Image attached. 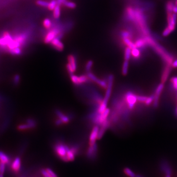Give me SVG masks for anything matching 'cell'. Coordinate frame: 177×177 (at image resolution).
Returning <instances> with one entry per match:
<instances>
[{
	"instance_id": "1",
	"label": "cell",
	"mask_w": 177,
	"mask_h": 177,
	"mask_svg": "<svg viewBox=\"0 0 177 177\" xmlns=\"http://www.w3.org/2000/svg\"><path fill=\"white\" fill-rule=\"evenodd\" d=\"M114 76L112 74L109 75L107 79V87L106 89V93L102 103L99 105L97 111L99 113H102L107 108L108 102L110 97L112 93V88L113 85Z\"/></svg>"
},
{
	"instance_id": "2",
	"label": "cell",
	"mask_w": 177,
	"mask_h": 177,
	"mask_svg": "<svg viewBox=\"0 0 177 177\" xmlns=\"http://www.w3.org/2000/svg\"><path fill=\"white\" fill-rule=\"evenodd\" d=\"M68 146L62 143H58L54 146V151L57 156L62 161L68 162V160L67 156V149Z\"/></svg>"
},
{
	"instance_id": "3",
	"label": "cell",
	"mask_w": 177,
	"mask_h": 177,
	"mask_svg": "<svg viewBox=\"0 0 177 177\" xmlns=\"http://www.w3.org/2000/svg\"><path fill=\"white\" fill-rule=\"evenodd\" d=\"M12 35L9 32H5L3 33V36L0 37V47L5 49L7 45L13 40Z\"/></svg>"
},
{
	"instance_id": "4",
	"label": "cell",
	"mask_w": 177,
	"mask_h": 177,
	"mask_svg": "<svg viewBox=\"0 0 177 177\" xmlns=\"http://www.w3.org/2000/svg\"><path fill=\"white\" fill-rule=\"evenodd\" d=\"M126 102L128 105V107L130 110L133 109L137 101V96L131 91H128L125 94Z\"/></svg>"
},
{
	"instance_id": "5",
	"label": "cell",
	"mask_w": 177,
	"mask_h": 177,
	"mask_svg": "<svg viewBox=\"0 0 177 177\" xmlns=\"http://www.w3.org/2000/svg\"><path fill=\"white\" fill-rule=\"evenodd\" d=\"M26 122V123L20 124L18 126V129L19 131H26L33 128L36 126V122L34 119H28Z\"/></svg>"
},
{
	"instance_id": "6",
	"label": "cell",
	"mask_w": 177,
	"mask_h": 177,
	"mask_svg": "<svg viewBox=\"0 0 177 177\" xmlns=\"http://www.w3.org/2000/svg\"><path fill=\"white\" fill-rule=\"evenodd\" d=\"M59 30L58 28H54L53 29L48 32L44 38V41L45 44L51 43L53 39L57 37L58 35H59Z\"/></svg>"
},
{
	"instance_id": "7",
	"label": "cell",
	"mask_w": 177,
	"mask_h": 177,
	"mask_svg": "<svg viewBox=\"0 0 177 177\" xmlns=\"http://www.w3.org/2000/svg\"><path fill=\"white\" fill-rule=\"evenodd\" d=\"M87 76H88L89 78L93 81L95 82L96 83H97V84L99 85V86H100L103 89H107V83H106V81L97 78L96 75H94V74L91 72L88 73Z\"/></svg>"
},
{
	"instance_id": "8",
	"label": "cell",
	"mask_w": 177,
	"mask_h": 177,
	"mask_svg": "<svg viewBox=\"0 0 177 177\" xmlns=\"http://www.w3.org/2000/svg\"><path fill=\"white\" fill-rule=\"evenodd\" d=\"M163 88H164L163 83H161L158 85L155 89V93L154 94L155 97H154V102H153V105L156 108L158 106L159 98H160V95L161 94V92L162 91Z\"/></svg>"
},
{
	"instance_id": "9",
	"label": "cell",
	"mask_w": 177,
	"mask_h": 177,
	"mask_svg": "<svg viewBox=\"0 0 177 177\" xmlns=\"http://www.w3.org/2000/svg\"><path fill=\"white\" fill-rule=\"evenodd\" d=\"M99 127L98 125L94 126L90 134L89 138V146H92L96 143V141L98 138L99 132Z\"/></svg>"
},
{
	"instance_id": "10",
	"label": "cell",
	"mask_w": 177,
	"mask_h": 177,
	"mask_svg": "<svg viewBox=\"0 0 177 177\" xmlns=\"http://www.w3.org/2000/svg\"><path fill=\"white\" fill-rule=\"evenodd\" d=\"M97 144L96 143L93 145L89 146L87 152V157L90 159H94L97 155Z\"/></svg>"
},
{
	"instance_id": "11",
	"label": "cell",
	"mask_w": 177,
	"mask_h": 177,
	"mask_svg": "<svg viewBox=\"0 0 177 177\" xmlns=\"http://www.w3.org/2000/svg\"><path fill=\"white\" fill-rule=\"evenodd\" d=\"M51 44V45L58 51H62L64 49V44L59 39V37H56L52 41Z\"/></svg>"
},
{
	"instance_id": "12",
	"label": "cell",
	"mask_w": 177,
	"mask_h": 177,
	"mask_svg": "<svg viewBox=\"0 0 177 177\" xmlns=\"http://www.w3.org/2000/svg\"><path fill=\"white\" fill-rule=\"evenodd\" d=\"M171 65H166L163 70L162 76H161V81H162V83L163 84L166 81L167 79L168 78L169 75L170 74V71L171 70Z\"/></svg>"
},
{
	"instance_id": "13",
	"label": "cell",
	"mask_w": 177,
	"mask_h": 177,
	"mask_svg": "<svg viewBox=\"0 0 177 177\" xmlns=\"http://www.w3.org/2000/svg\"><path fill=\"white\" fill-rule=\"evenodd\" d=\"M27 38H28V35H27L26 33H18L15 35L13 39L20 43L22 46L26 42Z\"/></svg>"
},
{
	"instance_id": "14",
	"label": "cell",
	"mask_w": 177,
	"mask_h": 177,
	"mask_svg": "<svg viewBox=\"0 0 177 177\" xmlns=\"http://www.w3.org/2000/svg\"><path fill=\"white\" fill-rule=\"evenodd\" d=\"M109 122L108 120H106L105 121L103 122L102 124V126L100 129H99V134H98V138L97 139H100L103 137L104 134L106 130L109 126Z\"/></svg>"
},
{
	"instance_id": "15",
	"label": "cell",
	"mask_w": 177,
	"mask_h": 177,
	"mask_svg": "<svg viewBox=\"0 0 177 177\" xmlns=\"http://www.w3.org/2000/svg\"><path fill=\"white\" fill-rule=\"evenodd\" d=\"M126 14L127 17L129 20L134 22L135 20V9L131 7H128L126 8Z\"/></svg>"
},
{
	"instance_id": "16",
	"label": "cell",
	"mask_w": 177,
	"mask_h": 177,
	"mask_svg": "<svg viewBox=\"0 0 177 177\" xmlns=\"http://www.w3.org/2000/svg\"><path fill=\"white\" fill-rule=\"evenodd\" d=\"M55 113L58 117L59 119L62 120L63 123H67L70 122V117L67 116H66L65 114H64L61 111L59 110H56L55 111Z\"/></svg>"
},
{
	"instance_id": "17",
	"label": "cell",
	"mask_w": 177,
	"mask_h": 177,
	"mask_svg": "<svg viewBox=\"0 0 177 177\" xmlns=\"http://www.w3.org/2000/svg\"><path fill=\"white\" fill-rule=\"evenodd\" d=\"M67 60H68V64H70V65L73 68V71L75 72L77 68V62H76L75 57L73 55H70L67 57Z\"/></svg>"
},
{
	"instance_id": "18",
	"label": "cell",
	"mask_w": 177,
	"mask_h": 177,
	"mask_svg": "<svg viewBox=\"0 0 177 177\" xmlns=\"http://www.w3.org/2000/svg\"><path fill=\"white\" fill-rule=\"evenodd\" d=\"M21 167V160L19 157H17L13 160V162L12 163V168L13 171L15 172L19 171Z\"/></svg>"
},
{
	"instance_id": "19",
	"label": "cell",
	"mask_w": 177,
	"mask_h": 177,
	"mask_svg": "<svg viewBox=\"0 0 177 177\" xmlns=\"http://www.w3.org/2000/svg\"><path fill=\"white\" fill-rule=\"evenodd\" d=\"M161 169L166 174H171L172 173L171 168H170V166L169 165L168 163L165 161H163L160 165Z\"/></svg>"
},
{
	"instance_id": "20",
	"label": "cell",
	"mask_w": 177,
	"mask_h": 177,
	"mask_svg": "<svg viewBox=\"0 0 177 177\" xmlns=\"http://www.w3.org/2000/svg\"><path fill=\"white\" fill-rule=\"evenodd\" d=\"M0 162L4 164H7L9 162V158L7 155L4 152L0 151Z\"/></svg>"
},
{
	"instance_id": "21",
	"label": "cell",
	"mask_w": 177,
	"mask_h": 177,
	"mask_svg": "<svg viewBox=\"0 0 177 177\" xmlns=\"http://www.w3.org/2000/svg\"><path fill=\"white\" fill-rule=\"evenodd\" d=\"M123 43L127 46V47L131 48V49L136 48L134 42H132L131 38H123Z\"/></svg>"
},
{
	"instance_id": "22",
	"label": "cell",
	"mask_w": 177,
	"mask_h": 177,
	"mask_svg": "<svg viewBox=\"0 0 177 177\" xmlns=\"http://www.w3.org/2000/svg\"><path fill=\"white\" fill-rule=\"evenodd\" d=\"M67 156L68 161H73L75 159V155L73 154V152L71 151V149H70V147L68 146L67 149Z\"/></svg>"
},
{
	"instance_id": "23",
	"label": "cell",
	"mask_w": 177,
	"mask_h": 177,
	"mask_svg": "<svg viewBox=\"0 0 177 177\" xmlns=\"http://www.w3.org/2000/svg\"><path fill=\"white\" fill-rule=\"evenodd\" d=\"M54 12H53V16L54 18L55 19H58L61 15V8H60V5L57 4V6L54 9Z\"/></svg>"
},
{
	"instance_id": "24",
	"label": "cell",
	"mask_w": 177,
	"mask_h": 177,
	"mask_svg": "<svg viewBox=\"0 0 177 177\" xmlns=\"http://www.w3.org/2000/svg\"><path fill=\"white\" fill-rule=\"evenodd\" d=\"M128 66H129L128 61L125 60L123 62V67H122V73L123 75H126L128 73Z\"/></svg>"
},
{
	"instance_id": "25",
	"label": "cell",
	"mask_w": 177,
	"mask_h": 177,
	"mask_svg": "<svg viewBox=\"0 0 177 177\" xmlns=\"http://www.w3.org/2000/svg\"><path fill=\"white\" fill-rule=\"evenodd\" d=\"M131 55L135 59H138L141 56V52L139 48H133L131 49Z\"/></svg>"
},
{
	"instance_id": "26",
	"label": "cell",
	"mask_w": 177,
	"mask_h": 177,
	"mask_svg": "<svg viewBox=\"0 0 177 177\" xmlns=\"http://www.w3.org/2000/svg\"><path fill=\"white\" fill-rule=\"evenodd\" d=\"M89 79V78L87 75H82L80 76H78V85L86 83L88 81Z\"/></svg>"
},
{
	"instance_id": "27",
	"label": "cell",
	"mask_w": 177,
	"mask_h": 177,
	"mask_svg": "<svg viewBox=\"0 0 177 177\" xmlns=\"http://www.w3.org/2000/svg\"><path fill=\"white\" fill-rule=\"evenodd\" d=\"M131 49L128 47H126L125 49V55H124L125 60L129 61L131 58Z\"/></svg>"
},
{
	"instance_id": "28",
	"label": "cell",
	"mask_w": 177,
	"mask_h": 177,
	"mask_svg": "<svg viewBox=\"0 0 177 177\" xmlns=\"http://www.w3.org/2000/svg\"><path fill=\"white\" fill-rule=\"evenodd\" d=\"M123 172H124L125 174L128 177H135V176H136L135 173H134L132 171L131 169L128 168H125L124 170H123Z\"/></svg>"
},
{
	"instance_id": "29",
	"label": "cell",
	"mask_w": 177,
	"mask_h": 177,
	"mask_svg": "<svg viewBox=\"0 0 177 177\" xmlns=\"http://www.w3.org/2000/svg\"><path fill=\"white\" fill-rule=\"evenodd\" d=\"M57 0H52L48 4V9L50 10H53L57 5Z\"/></svg>"
},
{
	"instance_id": "30",
	"label": "cell",
	"mask_w": 177,
	"mask_h": 177,
	"mask_svg": "<svg viewBox=\"0 0 177 177\" xmlns=\"http://www.w3.org/2000/svg\"><path fill=\"white\" fill-rule=\"evenodd\" d=\"M9 53L13 55H20L22 53V50L21 47H18L10 51Z\"/></svg>"
},
{
	"instance_id": "31",
	"label": "cell",
	"mask_w": 177,
	"mask_h": 177,
	"mask_svg": "<svg viewBox=\"0 0 177 177\" xmlns=\"http://www.w3.org/2000/svg\"><path fill=\"white\" fill-rule=\"evenodd\" d=\"M44 26L45 28L46 29H50L51 28V25H52V22L50 19L49 18H46L44 19L43 22Z\"/></svg>"
},
{
	"instance_id": "32",
	"label": "cell",
	"mask_w": 177,
	"mask_h": 177,
	"mask_svg": "<svg viewBox=\"0 0 177 177\" xmlns=\"http://www.w3.org/2000/svg\"><path fill=\"white\" fill-rule=\"evenodd\" d=\"M64 6L70 9H75L76 7V4L73 1H66L64 3Z\"/></svg>"
},
{
	"instance_id": "33",
	"label": "cell",
	"mask_w": 177,
	"mask_h": 177,
	"mask_svg": "<svg viewBox=\"0 0 177 177\" xmlns=\"http://www.w3.org/2000/svg\"><path fill=\"white\" fill-rule=\"evenodd\" d=\"M172 87L174 90L177 91V77H174L171 79Z\"/></svg>"
},
{
	"instance_id": "34",
	"label": "cell",
	"mask_w": 177,
	"mask_h": 177,
	"mask_svg": "<svg viewBox=\"0 0 177 177\" xmlns=\"http://www.w3.org/2000/svg\"><path fill=\"white\" fill-rule=\"evenodd\" d=\"M36 4L38 6L41 7H48L49 3L46 1H44L42 0H38L36 2Z\"/></svg>"
},
{
	"instance_id": "35",
	"label": "cell",
	"mask_w": 177,
	"mask_h": 177,
	"mask_svg": "<svg viewBox=\"0 0 177 177\" xmlns=\"http://www.w3.org/2000/svg\"><path fill=\"white\" fill-rule=\"evenodd\" d=\"M93 65V61H91V60L88 61L87 64H86V66H85V69H86V71H87L88 73L90 72V70H91Z\"/></svg>"
},
{
	"instance_id": "36",
	"label": "cell",
	"mask_w": 177,
	"mask_h": 177,
	"mask_svg": "<svg viewBox=\"0 0 177 177\" xmlns=\"http://www.w3.org/2000/svg\"><path fill=\"white\" fill-rule=\"evenodd\" d=\"M122 36L123 38H131V34L130 32L127 30H123L122 32Z\"/></svg>"
},
{
	"instance_id": "37",
	"label": "cell",
	"mask_w": 177,
	"mask_h": 177,
	"mask_svg": "<svg viewBox=\"0 0 177 177\" xmlns=\"http://www.w3.org/2000/svg\"><path fill=\"white\" fill-rule=\"evenodd\" d=\"M154 97H155L154 94H152V96H149V97H148L147 100H146L145 102L146 104L147 105H149L150 104L152 103V102H154Z\"/></svg>"
},
{
	"instance_id": "38",
	"label": "cell",
	"mask_w": 177,
	"mask_h": 177,
	"mask_svg": "<svg viewBox=\"0 0 177 177\" xmlns=\"http://www.w3.org/2000/svg\"><path fill=\"white\" fill-rule=\"evenodd\" d=\"M172 32V31L167 26L165 28L164 30L163 31L162 35L163 36H167L171 33Z\"/></svg>"
},
{
	"instance_id": "39",
	"label": "cell",
	"mask_w": 177,
	"mask_h": 177,
	"mask_svg": "<svg viewBox=\"0 0 177 177\" xmlns=\"http://www.w3.org/2000/svg\"><path fill=\"white\" fill-rule=\"evenodd\" d=\"M147 96H137V100L139 102H145L147 100Z\"/></svg>"
},
{
	"instance_id": "40",
	"label": "cell",
	"mask_w": 177,
	"mask_h": 177,
	"mask_svg": "<svg viewBox=\"0 0 177 177\" xmlns=\"http://www.w3.org/2000/svg\"><path fill=\"white\" fill-rule=\"evenodd\" d=\"M20 77L19 75H15V77H13V83L15 85H17L19 84L20 82Z\"/></svg>"
},
{
	"instance_id": "41",
	"label": "cell",
	"mask_w": 177,
	"mask_h": 177,
	"mask_svg": "<svg viewBox=\"0 0 177 177\" xmlns=\"http://www.w3.org/2000/svg\"><path fill=\"white\" fill-rule=\"evenodd\" d=\"M5 169H6L5 164L0 162V173L4 174V171H5Z\"/></svg>"
},
{
	"instance_id": "42",
	"label": "cell",
	"mask_w": 177,
	"mask_h": 177,
	"mask_svg": "<svg viewBox=\"0 0 177 177\" xmlns=\"http://www.w3.org/2000/svg\"><path fill=\"white\" fill-rule=\"evenodd\" d=\"M41 173L44 177H53L46 171L45 169H42L41 170Z\"/></svg>"
},
{
	"instance_id": "43",
	"label": "cell",
	"mask_w": 177,
	"mask_h": 177,
	"mask_svg": "<svg viewBox=\"0 0 177 177\" xmlns=\"http://www.w3.org/2000/svg\"><path fill=\"white\" fill-rule=\"evenodd\" d=\"M67 71H68V73H69L70 75L73 74V73H74V71H73V68H72L71 66L70 65V64H67Z\"/></svg>"
},
{
	"instance_id": "44",
	"label": "cell",
	"mask_w": 177,
	"mask_h": 177,
	"mask_svg": "<svg viewBox=\"0 0 177 177\" xmlns=\"http://www.w3.org/2000/svg\"><path fill=\"white\" fill-rule=\"evenodd\" d=\"M45 170L51 176H52L53 177H58L57 175L52 170H51V169L49 168H46Z\"/></svg>"
},
{
	"instance_id": "45",
	"label": "cell",
	"mask_w": 177,
	"mask_h": 177,
	"mask_svg": "<svg viewBox=\"0 0 177 177\" xmlns=\"http://www.w3.org/2000/svg\"><path fill=\"white\" fill-rule=\"evenodd\" d=\"M55 124L56 125H62V124H64L63 122H62V120H60L59 119H57L55 121Z\"/></svg>"
},
{
	"instance_id": "46",
	"label": "cell",
	"mask_w": 177,
	"mask_h": 177,
	"mask_svg": "<svg viewBox=\"0 0 177 177\" xmlns=\"http://www.w3.org/2000/svg\"><path fill=\"white\" fill-rule=\"evenodd\" d=\"M171 65L172 67H177V59L173 61Z\"/></svg>"
},
{
	"instance_id": "47",
	"label": "cell",
	"mask_w": 177,
	"mask_h": 177,
	"mask_svg": "<svg viewBox=\"0 0 177 177\" xmlns=\"http://www.w3.org/2000/svg\"><path fill=\"white\" fill-rule=\"evenodd\" d=\"M135 177H144L143 176H141L140 175H136Z\"/></svg>"
},
{
	"instance_id": "48",
	"label": "cell",
	"mask_w": 177,
	"mask_h": 177,
	"mask_svg": "<svg viewBox=\"0 0 177 177\" xmlns=\"http://www.w3.org/2000/svg\"><path fill=\"white\" fill-rule=\"evenodd\" d=\"M165 177H171V174H166Z\"/></svg>"
},
{
	"instance_id": "49",
	"label": "cell",
	"mask_w": 177,
	"mask_h": 177,
	"mask_svg": "<svg viewBox=\"0 0 177 177\" xmlns=\"http://www.w3.org/2000/svg\"><path fill=\"white\" fill-rule=\"evenodd\" d=\"M175 114H176V116L177 117V106L176 107V111H175Z\"/></svg>"
},
{
	"instance_id": "50",
	"label": "cell",
	"mask_w": 177,
	"mask_h": 177,
	"mask_svg": "<svg viewBox=\"0 0 177 177\" xmlns=\"http://www.w3.org/2000/svg\"><path fill=\"white\" fill-rule=\"evenodd\" d=\"M3 174H1V173H0V177H4V176H3Z\"/></svg>"
}]
</instances>
